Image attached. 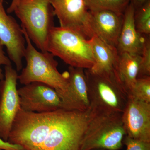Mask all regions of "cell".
Returning a JSON list of instances; mask_svg holds the SVG:
<instances>
[{"mask_svg": "<svg viewBox=\"0 0 150 150\" xmlns=\"http://www.w3.org/2000/svg\"><path fill=\"white\" fill-rule=\"evenodd\" d=\"M88 11L109 10L123 14L129 0H84Z\"/></svg>", "mask_w": 150, "mask_h": 150, "instance_id": "obj_17", "label": "cell"}, {"mask_svg": "<svg viewBox=\"0 0 150 150\" xmlns=\"http://www.w3.org/2000/svg\"><path fill=\"white\" fill-rule=\"evenodd\" d=\"M94 59L93 72L100 75H115L118 57L116 47L109 45L96 36L89 39Z\"/></svg>", "mask_w": 150, "mask_h": 150, "instance_id": "obj_15", "label": "cell"}, {"mask_svg": "<svg viewBox=\"0 0 150 150\" xmlns=\"http://www.w3.org/2000/svg\"><path fill=\"white\" fill-rule=\"evenodd\" d=\"M130 3L132 4L135 10L139 8L144 5L149 0H129Z\"/></svg>", "mask_w": 150, "mask_h": 150, "instance_id": "obj_24", "label": "cell"}, {"mask_svg": "<svg viewBox=\"0 0 150 150\" xmlns=\"http://www.w3.org/2000/svg\"><path fill=\"white\" fill-rule=\"evenodd\" d=\"M3 2L0 0V40L19 72L22 69L26 41L21 26L15 19L7 14Z\"/></svg>", "mask_w": 150, "mask_h": 150, "instance_id": "obj_9", "label": "cell"}, {"mask_svg": "<svg viewBox=\"0 0 150 150\" xmlns=\"http://www.w3.org/2000/svg\"><path fill=\"white\" fill-rule=\"evenodd\" d=\"M13 12L29 39L41 52H48L47 40L54 27V10L50 0H18Z\"/></svg>", "mask_w": 150, "mask_h": 150, "instance_id": "obj_4", "label": "cell"}, {"mask_svg": "<svg viewBox=\"0 0 150 150\" xmlns=\"http://www.w3.org/2000/svg\"><path fill=\"white\" fill-rule=\"evenodd\" d=\"M46 49L71 67L88 69L94 64L89 39L74 30L54 26L48 35Z\"/></svg>", "mask_w": 150, "mask_h": 150, "instance_id": "obj_3", "label": "cell"}, {"mask_svg": "<svg viewBox=\"0 0 150 150\" xmlns=\"http://www.w3.org/2000/svg\"><path fill=\"white\" fill-rule=\"evenodd\" d=\"M123 14L109 10L88 11V32L89 39L98 37L116 47L122 24Z\"/></svg>", "mask_w": 150, "mask_h": 150, "instance_id": "obj_11", "label": "cell"}, {"mask_svg": "<svg viewBox=\"0 0 150 150\" xmlns=\"http://www.w3.org/2000/svg\"><path fill=\"white\" fill-rule=\"evenodd\" d=\"M60 26L74 30L89 39L88 11L84 0H50Z\"/></svg>", "mask_w": 150, "mask_h": 150, "instance_id": "obj_12", "label": "cell"}, {"mask_svg": "<svg viewBox=\"0 0 150 150\" xmlns=\"http://www.w3.org/2000/svg\"><path fill=\"white\" fill-rule=\"evenodd\" d=\"M108 150L103 149H93V150Z\"/></svg>", "mask_w": 150, "mask_h": 150, "instance_id": "obj_26", "label": "cell"}, {"mask_svg": "<svg viewBox=\"0 0 150 150\" xmlns=\"http://www.w3.org/2000/svg\"><path fill=\"white\" fill-rule=\"evenodd\" d=\"M134 23L137 31L143 35H150V0L134 13Z\"/></svg>", "mask_w": 150, "mask_h": 150, "instance_id": "obj_18", "label": "cell"}, {"mask_svg": "<svg viewBox=\"0 0 150 150\" xmlns=\"http://www.w3.org/2000/svg\"><path fill=\"white\" fill-rule=\"evenodd\" d=\"M0 150H1V149H0Z\"/></svg>", "mask_w": 150, "mask_h": 150, "instance_id": "obj_28", "label": "cell"}, {"mask_svg": "<svg viewBox=\"0 0 150 150\" xmlns=\"http://www.w3.org/2000/svg\"><path fill=\"white\" fill-rule=\"evenodd\" d=\"M18 1V0H12L11 5L7 9L6 11L8 13H10L13 12L14 8L15 6L16 5Z\"/></svg>", "mask_w": 150, "mask_h": 150, "instance_id": "obj_25", "label": "cell"}, {"mask_svg": "<svg viewBox=\"0 0 150 150\" xmlns=\"http://www.w3.org/2000/svg\"><path fill=\"white\" fill-rule=\"evenodd\" d=\"M1 1H4V0H1Z\"/></svg>", "mask_w": 150, "mask_h": 150, "instance_id": "obj_27", "label": "cell"}, {"mask_svg": "<svg viewBox=\"0 0 150 150\" xmlns=\"http://www.w3.org/2000/svg\"><path fill=\"white\" fill-rule=\"evenodd\" d=\"M67 91L61 98L62 108L84 111L91 108L85 69L69 66Z\"/></svg>", "mask_w": 150, "mask_h": 150, "instance_id": "obj_13", "label": "cell"}, {"mask_svg": "<svg viewBox=\"0 0 150 150\" xmlns=\"http://www.w3.org/2000/svg\"><path fill=\"white\" fill-rule=\"evenodd\" d=\"M18 75L11 65L5 66L4 78L0 81V138L8 142L17 114L21 109L17 82Z\"/></svg>", "mask_w": 150, "mask_h": 150, "instance_id": "obj_7", "label": "cell"}, {"mask_svg": "<svg viewBox=\"0 0 150 150\" xmlns=\"http://www.w3.org/2000/svg\"><path fill=\"white\" fill-rule=\"evenodd\" d=\"M93 109L84 111L60 108L51 112L20 109L8 142L24 150H79Z\"/></svg>", "mask_w": 150, "mask_h": 150, "instance_id": "obj_1", "label": "cell"}, {"mask_svg": "<svg viewBox=\"0 0 150 150\" xmlns=\"http://www.w3.org/2000/svg\"><path fill=\"white\" fill-rule=\"evenodd\" d=\"M0 149L3 150H24L21 146L5 142L0 138Z\"/></svg>", "mask_w": 150, "mask_h": 150, "instance_id": "obj_23", "label": "cell"}, {"mask_svg": "<svg viewBox=\"0 0 150 150\" xmlns=\"http://www.w3.org/2000/svg\"><path fill=\"white\" fill-rule=\"evenodd\" d=\"M21 28L26 43L24 56L26 66L18 75L20 83L24 85L35 82L46 84L54 88L61 98L68 88V72L62 74L59 72L58 62L54 59V55L49 52L37 51L24 28Z\"/></svg>", "mask_w": 150, "mask_h": 150, "instance_id": "obj_2", "label": "cell"}, {"mask_svg": "<svg viewBox=\"0 0 150 150\" xmlns=\"http://www.w3.org/2000/svg\"><path fill=\"white\" fill-rule=\"evenodd\" d=\"M138 78L150 76V35H145Z\"/></svg>", "mask_w": 150, "mask_h": 150, "instance_id": "obj_20", "label": "cell"}, {"mask_svg": "<svg viewBox=\"0 0 150 150\" xmlns=\"http://www.w3.org/2000/svg\"><path fill=\"white\" fill-rule=\"evenodd\" d=\"M122 114L94 111L87 126L79 150L121 149L126 135Z\"/></svg>", "mask_w": 150, "mask_h": 150, "instance_id": "obj_5", "label": "cell"}, {"mask_svg": "<svg viewBox=\"0 0 150 150\" xmlns=\"http://www.w3.org/2000/svg\"><path fill=\"white\" fill-rule=\"evenodd\" d=\"M91 107L96 112L122 113L128 96L115 75H100L85 69Z\"/></svg>", "mask_w": 150, "mask_h": 150, "instance_id": "obj_6", "label": "cell"}, {"mask_svg": "<svg viewBox=\"0 0 150 150\" xmlns=\"http://www.w3.org/2000/svg\"><path fill=\"white\" fill-rule=\"evenodd\" d=\"M122 118L126 136L150 142V103L128 97Z\"/></svg>", "mask_w": 150, "mask_h": 150, "instance_id": "obj_10", "label": "cell"}, {"mask_svg": "<svg viewBox=\"0 0 150 150\" xmlns=\"http://www.w3.org/2000/svg\"><path fill=\"white\" fill-rule=\"evenodd\" d=\"M4 45L0 40V81L2 80L4 78V75L3 74V71L1 67L2 65L10 66L11 65V60L8 57L6 56L5 53L3 50Z\"/></svg>", "mask_w": 150, "mask_h": 150, "instance_id": "obj_22", "label": "cell"}, {"mask_svg": "<svg viewBox=\"0 0 150 150\" xmlns=\"http://www.w3.org/2000/svg\"><path fill=\"white\" fill-rule=\"evenodd\" d=\"M141 55L123 53L118 54L115 75L128 94L138 77Z\"/></svg>", "mask_w": 150, "mask_h": 150, "instance_id": "obj_16", "label": "cell"}, {"mask_svg": "<svg viewBox=\"0 0 150 150\" xmlns=\"http://www.w3.org/2000/svg\"><path fill=\"white\" fill-rule=\"evenodd\" d=\"M21 109L28 112H51L62 108L56 91L42 83L32 82L18 89Z\"/></svg>", "mask_w": 150, "mask_h": 150, "instance_id": "obj_8", "label": "cell"}, {"mask_svg": "<svg viewBox=\"0 0 150 150\" xmlns=\"http://www.w3.org/2000/svg\"><path fill=\"white\" fill-rule=\"evenodd\" d=\"M135 9L129 3L123 13V24L116 48L118 54L141 55L145 35L137 31L134 23Z\"/></svg>", "mask_w": 150, "mask_h": 150, "instance_id": "obj_14", "label": "cell"}, {"mask_svg": "<svg viewBox=\"0 0 150 150\" xmlns=\"http://www.w3.org/2000/svg\"><path fill=\"white\" fill-rule=\"evenodd\" d=\"M128 96L134 99L150 103V76L137 78Z\"/></svg>", "mask_w": 150, "mask_h": 150, "instance_id": "obj_19", "label": "cell"}, {"mask_svg": "<svg viewBox=\"0 0 150 150\" xmlns=\"http://www.w3.org/2000/svg\"><path fill=\"white\" fill-rule=\"evenodd\" d=\"M123 141L126 150H150V142L134 139L126 135Z\"/></svg>", "mask_w": 150, "mask_h": 150, "instance_id": "obj_21", "label": "cell"}]
</instances>
